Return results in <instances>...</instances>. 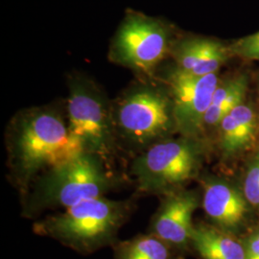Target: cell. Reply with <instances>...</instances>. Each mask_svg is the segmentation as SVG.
<instances>
[{"instance_id": "obj_12", "label": "cell", "mask_w": 259, "mask_h": 259, "mask_svg": "<svg viewBox=\"0 0 259 259\" xmlns=\"http://www.w3.org/2000/svg\"><path fill=\"white\" fill-rule=\"evenodd\" d=\"M219 127L223 152L226 156H232L248 148L253 142L256 116L250 107L241 104L223 119Z\"/></svg>"}, {"instance_id": "obj_13", "label": "cell", "mask_w": 259, "mask_h": 259, "mask_svg": "<svg viewBox=\"0 0 259 259\" xmlns=\"http://www.w3.org/2000/svg\"><path fill=\"white\" fill-rule=\"evenodd\" d=\"M191 243L203 259H245V247L217 227L194 226Z\"/></svg>"}, {"instance_id": "obj_9", "label": "cell", "mask_w": 259, "mask_h": 259, "mask_svg": "<svg viewBox=\"0 0 259 259\" xmlns=\"http://www.w3.org/2000/svg\"><path fill=\"white\" fill-rule=\"evenodd\" d=\"M198 205L199 199L194 192L169 193L152 222L150 232L172 247L184 248L191 242L192 216Z\"/></svg>"}, {"instance_id": "obj_5", "label": "cell", "mask_w": 259, "mask_h": 259, "mask_svg": "<svg viewBox=\"0 0 259 259\" xmlns=\"http://www.w3.org/2000/svg\"><path fill=\"white\" fill-rule=\"evenodd\" d=\"M67 126L83 151L100 157L109 166L115 154L117 137L113 112L95 87L83 79H73L67 100Z\"/></svg>"}, {"instance_id": "obj_8", "label": "cell", "mask_w": 259, "mask_h": 259, "mask_svg": "<svg viewBox=\"0 0 259 259\" xmlns=\"http://www.w3.org/2000/svg\"><path fill=\"white\" fill-rule=\"evenodd\" d=\"M169 36L157 21L133 17L120 28L114 49L119 63L151 74L166 55Z\"/></svg>"}, {"instance_id": "obj_15", "label": "cell", "mask_w": 259, "mask_h": 259, "mask_svg": "<svg viewBox=\"0 0 259 259\" xmlns=\"http://www.w3.org/2000/svg\"><path fill=\"white\" fill-rule=\"evenodd\" d=\"M171 247L150 232L116 243L114 259H173Z\"/></svg>"}, {"instance_id": "obj_10", "label": "cell", "mask_w": 259, "mask_h": 259, "mask_svg": "<svg viewBox=\"0 0 259 259\" xmlns=\"http://www.w3.org/2000/svg\"><path fill=\"white\" fill-rule=\"evenodd\" d=\"M203 206L217 228L228 231L243 222L248 211V201L234 186L210 179L204 184Z\"/></svg>"}, {"instance_id": "obj_18", "label": "cell", "mask_w": 259, "mask_h": 259, "mask_svg": "<svg viewBox=\"0 0 259 259\" xmlns=\"http://www.w3.org/2000/svg\"><path fill=\"white\" fill-rule=\"evenodd\" d=\"M244 247L245 259H259V231L250 235Z\"/></svg>"}, {"instance_id": "obj_11", "label": "cell", "mask_w": 259, "mask_h": 259, "mask_svg": "<svg viewBox=\"0 0 259 259\" xmlns=\"http://www.w3.org/2000/svg\"><path fill=\"white\" fill-rule=\"evenodd\" d=\"M228 55V49L220 42L206 38L188 39L177 50V69L193 76L214 74Z\"/></svg>"}, {"instance_id": "obj_7", "label": "cell", "mask_w": 259, "mask_h": 259, "mask_svg": "<svg viewBox=\"0 0 259 259\" xmlns=\"http://www.w3.org/2000/svg\"><path fill=\"white\" fill-rule=\"evenodd\" d=\"M219 84L217 74L193 76L176 69L169 77L176 130L184 138L197 139L204 132L205 113Z\"/></svg>"}, {"instance_id": "obj_17", "label": "cell", "mask_w": 259, "mask_h": 259, "mask_svg": "<svg viewBox=\"0 0 259 259\" xmlns=\"http://www.w3.org/2000/svg\"><path fill=\"white\" fill-rule=\"evenodd\" d=\"M236 52L245 58L259 61V32L242 38L236 45Z\"/></svg>"}, {"instance_id": "obj_6", "label": "cell", "mask_w": 259, "mask_h": 259, "mask_svg": "<svg viewBox=\"0 0 259 259\" xmlns=\"http://www.w3.org/2000/svg\"><path fill=\"white\" fill-rule=\"evenodd\" d=\"M200 163V150L194 139H165L141 152L131 172L139 191L169 194L194 177Z\"/></svg>"}, {"instance_id": "obj_1", "label": "cell", "mask_w": 259, "mask_h": 259, "mask_svg": "<svg viewBox=\"0 0 259 259\" xmlns=\"http://www.w3.org/2000/svg\"><path fill=\"white\" fill-rule=\"evenodd\" d=\"M7 147L12 178L25 192L41 174L84 152L62 115L48 108L18 116L8 133Z\"/></svg>"}, {"instance_id": "obj_16", "label": "cell", "mask_w": 259, "mask_h": 259, "mask_svg": "<svg viewBox=\"0 0 259 259\" xmlns=\"http://www.w3.org/2000/svg\"><path fill=\"white\" fill-rule=\"evenodd\" d=\"M244 195L248 203L259 210V153L250 161L247 170Z\"/></svg>"}, {"instance_id": "obj_2", "label": "cell", "mask_w": 259, "mask_h": 259, "mask_svg": "<svg viewBox=\"0 0 259 259\" xmlns=\"http://www.w3.org/2000/svg\"><path fill=\"white\" fill-rule=\"evenodd\" d=\"M113 181L100 157L83 152L33 182L26 192L25 214L31 216L57 207L67 209L84 200L105 197Z\"/></svg>"}, {"instance_id": "obj_3", "label": "cell", "mask_w": 259, "mask_h": 259, "mask_svg": "<svg viewBox=\"0 0 259 259\" xmlns=\"http://www.w3.org/2000/svg\"><path fill=\"white\" fill-rule=\"evenodd\" d=\"M130 210L129 202L93 198L36 223L34 232L88 254L115 243Z\"/></svg>"}, {"instance_id": "obj_4", "label": "cell", "mask_w": 259, "mask_h": 259, "mask_svg": "<svg viewBox=\"0 0 259 259\" xmlns=\"http://www.w3.org/2000/svg\"><path fill=\"white\" fill-rule=\"evenodd\" d=\"M117 141L139 153L177 131L171 96L150 85L125 94L113 112Z\"/></svg>"}, {"instance_id": "obj_14", "label": "cell", "mask_w": 259, "mask_h": 259, "mask_svg": "<svg viewBox=\"0 0 259 259\" xmlns=\"http://www.w3.org/2000/svg\"><path fill=\"white\" fill-rule=\"evenodd\" d=\"M247 79L240 76L226 83H219L213 94L212 101L205 113L204 128L219 127L223 119L236 107L243 104L247 93Z\"/></svg>"}]
</instances>
